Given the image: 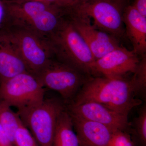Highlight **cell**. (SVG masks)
<instances>
[{"label": "cell", "instance_id": "obj_1", "mask_svg": "<svg viewBox=\"0 0 146 146\" xmlns=\"http://www.w3.org/2000/svg\"><path fill=\"white\" fill-rule=\"evenodd\" d=\"M134 93L130 79L91 77L70 103L96 102L126 116L142 101Z\"/></svg>", "mask_w": 146, "mask_h": 146}, {"label": "cell", "instance_id": "obj_2", "mask_svg": "<svg viewBox=\"0 0 146 146\" xmlns=\"http://www.w3.org/2000/svg\"><path fill=\"white\" fill-rule=\"evenodd\" d=\"M3 1L5 15L2 26L22 27L48 39L62 23L66 12V8L38 2Z\"/></svg>", "mask_w": 146, "mask_h": 146}, {"label": "cell", "instance_id": "obj_3", "mask_svg": "<svg viewBox=\"0 0 146 146\" xmlns=\"http://www.w3.org/2000/svg\"><path fill=\"white\" fill-rule=\"evenodd\" d=\"M48 40L56 59L92 76V68L95 58L86 42L66 14Z\"/></svg>", "mask_w": 146, "mask_h": 146}, {"label": "cell", "instance_id": "obj_4", "mask_svg": "<svg viewBox=\"0 0 146 146\" xmlns=\"http://www.w3.org/2000/svg\"><path fill=\"white\" fill-rule=\"evenodd\" d=\"M21 54L29 72L35 75L54 57L48 39L31 31L14 25L3 26Z\"/></svg>", "mask_w": 146, "mask_h": 146}, {"label": "cell", "instance_id": "obj_5", "mask_svg": "<svg viewBox=\"0 0 146 146\" xmlns=\"http://www.w3.org/2000/svg\"><path fill=\"white\" fill-rule=\"evenodd\" d=\"M129 4L127 0H88L74 7L92 18L93 25L97 29L116 36L122 42L127 38L123 16Z\"/></svg>", "mask_w": 146, "mask_h": 146}, {"label": "cell", "instance_id": "obj_6", "mask_svg": "<svg viewBox=\"0 0 146 146\" xmlns=\"http://www.w3.org/2000/svg\"><path fill=\"white\" fill-rule=\"evenodd\" d=\"M65 108L58 100L44 99L40 104L17 113L39 146H53L58 117Z\"/></svg>", "mask_w": 146, "mask_h": 146}, {"label": "cell", "instance_id": "obj_7", "mask_svg": "<svg viewBox=\"0 0 146 146\" xmlns=\"http://www.w3.org/2000/svg\"><path fill=\"white\" fill-rule=\"evenodd\" d=\"M35 76L44 87L56 91L68 102L72 100L84 83L92 77L54 57Z\"/></svg>", "mask_w": 146, "mask_h": 146}, {"label": "cell", "instance_id": "obj_8", "mask_svg": "<svg viewBox=\"0 0 146 146\" xmlns=\"http://www.w3.org/2000/svg\"><path fill=\"white\" fill-rule=\"evenodd\" d=\"M44 87L30 73L0 81V100L18 111L40 104L44 100Z\"/></svg>", "mask_w": 146, "mask_h": 146}, {"label": "cell", "instance_id": "obj_9", "mask_svg": "<svg viewBox=\"0 0 146 146\" xmlns=\"http://www.w3.org/2000/svg\"><path fill=\"white\" fill-rule=\"evenodd\" d=\"M66 15L86 42L95 60L121 46L119 39L97 29L90 18L77 11L74 6L68 8Z\"/></svg>", "mask_w": 146, "mask_h": 146}, {"label": "cell", "instance_id": "obj_10", "mask_svg": "<svg viewBox=\"0 0 146 146\" xmlns=\"http://www.w3.org/2000/svg\"><path fill=\"white\" fill-rule=\"evenodd\" d=\"M141 58L133 50L121 45L95 60L92 66V77L126 78L128 75L135 72Z\"/></svg>", "mask_w": 146, "mask_h": 146}, {"label": "cell", "instance_id": "obj_11", "mask_svg": "<svg viewBox=\"0 0 146 146\" xmlns=\"http://www.w3.org/2000/svg\"><path fill=\"white\" fill-rule=\"evenodd\" d=\"M66 109L71 115L100 123L114 131H125L129 127L127 116L96 102L70 103Z\"/></svg>", "mask_w": 146, "mask_h": 146}, {"label": "cell", "instance_id": "obj_12", "mask_svg": "<svg viewBox=\"0 0 146 146\" xmlns=\"http://www.w3.org/2000/svg\"><path fill=\"white\" fill-rule=\"evenodd\" d=\"M29 72L16 45L2 29H0V81Z\"/></svg>", "mask_w": 146, "mask_h": 146}, {"label": "cell", "instance_id": "obj_13", "mask_svg": "<svg viewBox=\"0 0 146 146\" xmlns=\"http://www.w3.org/2000/svg\"><path fill=\"white\" fill-rule=\"evenodd\" d=\"M123 20L132 50L140 57L146 56V17L129 4L124 11Z\"/></svg>", "mask_w": 146, "mask_h": 146}, {"label": "cell", "instance_id": "obj_14", "mask_svg": "<svg viewBox=\"0 0 146 146\" xmlns=\"http://www.w3.org/2000/svg\"><path fill=\"white\" fill-rule=\"evenodd\" d=\"M70 115L79 146H108L114 131L112 129L100 123Z\"/></svg>", "mask_w": 146, "mask_h": 146}, {"label": "cell", "instance_id": "obj_15", "mask_svg": "<svg viewBox=\"0 0 146 146\" xmlns=\"http://www.w3.org/2000/svg\"><path fill=\"white\" fill-rule=\"evenodd\" d=\"M71 115L65 108L58 117L53 146H79Z\"/></svg>", "mask_w": 146, "mask_h": 146}, {"label": "cell", "instance_id": "obj_16", "mask_svg": "<svg viewBox=\"0 0 146 146\" xmlns=\"http://www.w3.org/2000/svg\"><path fill=\"white\" fill-rule=\"evenodd\" d=\"M23 123L18 113L13 112L5 102L0 100V123L12 145H14L16 130Z\"/></svg>", "mask_w": 146, "mask_h": 146}, {"label": "cell", "instance_id": "obj_17", "mask_svg": "<svg viewBox=\"0 0 146 146\" xmlns=\"http://www.w3.org/2000/svg\"><path fill=\"white\" fill-rule=\"evenodd\" d=\"M130 79L136 96L145 97L146 91V56L141 58L138 68Z\"/></svg>", "mask_w": 146, "mask_h": 146}, {"label": "cell", "instance_id": "obj_18", "mask_svg": "<svg viewBox=\"0 0 146 146\" xmlns=\"http://www.w3.org/2000/svg\"><path fill=\"white\" fill-rule=\"evenodd\" d=\"M133 130L141 143L144 146L146 144V106L140 109L138 117L132 123Z\"/></svg>", "mask_w": 146, "mask_h": 146}, {"label": "cell", "instance_id": "obj_19", "mask_svg": "<svg viewBox=\"0 0 146 146\" xmlns=\"http://www.w3.org/2000/svg\"><path fill=\"white\" fill-rule=\"evenodd\" d=\"M14 145L16 146H39L32 134L23 123L15 133Z\"/></svg>", "mask_w": 146, "mask_h": 146}, {"label": "cell", "instance_id": "obj_20", "mask_svg": "<svg viewBox=\"0 0 146 146\" xmlns=\"http://www.w3.org/2000/svg\"><path fill=\"white\" fill-rule=\"evenodd\" d=\"M108 146H134L131 137L124 130L112 132Z\"/></svg>", "mask_w": 146, "mask_h": 146}, {"label": "cell", "instance_id": "obj_21", "mask_svg": "<svg viewBox=\"0 0 146 146\" xmlns=\"http://www.w3.org/2000/svg\"><path fill=\"white\" fill-rule=\"evenodd\" d=\"M8 1L16 3H21L27 1H36L46 4L57 6L61 7H70L75 5L76 3L72 0H11Z\"/></svg>", "mask_w": 146, "mask_h": 146}, {"label": "cell", "instance_id": "obj_22", "mask_svg": "<svg viewBox=\"0 0 146 146\" xmlns=\"http://www.w3.org/2000/svg\"><path fill=\"white\" fill-rule=\"evenodd\" d=\"M132 5L143 16L146 17V0H134Z\"/></svg>", "mask_w": 146, "mask_h": 146}, {"label": "cell", "instance_id": "obj_23", "mask_svg": "<svg viewBox=\"0 0 146 146\" xmlns=\"http://www.w3.org/2000/svg\"><path fill=\"white\" fill-rule=\"evenodd\" d=\"M0 146H12L3 128L0 123Z\"/></svg>", "mask_w": 146, "mask_h": 146}, {"label": "cell", "instance_id": "obj_24", "mask_svg": "<svg viewBox=\"0 0 146 146\" xmlns=\"http://www.w3.org/2000/svg\"><path fill=\"white\" fill-rule=\"evenodd\" d=\"M5 15L4 5L2 0H0V29L1 28Z\"/></svg>", "mask_w": 146, "mask_h": 146}, {"label": "cell", "instance_id": "obj_25", "mask_svg": "<svg viewBox=\"0 0 146 146\" xmlns=\"http://www.w3.org/2000/svg\"><path fill=\"white\" fill-rule=\"evenodd\" d=\"M74 3H75L76 4L80 3H82L87 1L88 0H72Z\"/></svg>", "mask_w": 146, "mask_h": 146}, {"label": "cell", "instance_id": "obj_26", "mask_svg": "<svg viewBox=\"0 0 146 146\" xmlns=\"http://www.w3.org/2000/svg\"><path fill=\"white\" fill-rule=\"evenodd\" d=\"M2 1H11V0H2Z\"/></svg>", "mask_w": 146, "mask_h": 146}, {"label": "cell", "instance_id": "obj_27", "mask_svg": "<svg viewBox=\"0 0 146 146\" xmlns=\"http://www.w3.org/2000/svg\"><path fill=\"white\" fill-rule=\"evenodd\" d=\"M127 1H129V0H127Z\"/></svg>", "mask_w": 146, "mask_h": 146}, {"label": "cell", "instance_id": "obj_28", "mask_svg": "<svg viewBox=\"0 0 146 146\" xmlns=\"http://www.w3.org/2000/svg\"></svg>", "mask_w": 146, "mask_h": 146}]
</instances>
